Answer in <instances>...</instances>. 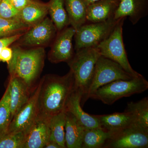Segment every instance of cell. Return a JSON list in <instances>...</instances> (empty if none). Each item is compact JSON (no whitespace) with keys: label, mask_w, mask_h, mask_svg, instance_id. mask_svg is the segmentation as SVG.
<instances>
[{"label":"cell","mask_w":148,"mask_h":148,"mask_svg":"<svg viewBox=\"0 0 148 148\" xmlns=\"http://www.w3.org/2000/svg\"><path fill=\"white\" fill-rule=\"evenodd\" d=\"M39 95L38 115L49 119L65 110L66 104L74 89L75 82L71 70L63 76L48 75L42 78Z\"/></svg>","instance_id":"cell-1"},{"label":"cell","mask_w":148,"mask_h":148,"mask_svg":"<svg viewBox=\"0 0 148 148\" xmlns=\"http://www.w3.org/2000/svg\"><path fill=\"white\" fill-rule=\"evenodd\" d=\"M12 49V58L8 64L10 75L20 78L31 88L43 67L44 49L39 47L23 49L17 46Z\"/></svg>","instance_id":"cell-2"},{"label":"cell","mask_w":148,"mask_h":148,"mask_svg":"<svg viewBox=\"0 0 148 148\" xmlns=\"http://www.w3.org/2000/svg\"><path fill=\"white\" fill-rule=\"evenodd\" d=\"M100 56L96 47L86 48L76 51L73 58L67 63L73 74L74 88L82 95L81 101L90 87L95 64Z\"/></svg>","instance_id":"cell-3"},{"label":"cell","mask_w":148,"mask_h":148,"mask_svg":"<svg viewBox=\"0 0 148 148\" xmlns=\"http://www.w3.org/2000/svg\"><path fill=\"white\" fill-rule=\"evenodd\" d=\"M148 88V82L143 75L132 79L119 80L99 88L89 98L99 100L111 105L119 99L145 92Z\"/></svg>","instance_id":"cell-4"},{"label":"cell","mask_w":148,"mask_h":148,"mask_svg":"<svg viewBox=\"0 0 148 148\" xmlns=\"http://www.w3.org/2000/svg\"><path fill=\"white\" fill-rule=\"evenodd\" d=\"M125 17L121 18L108 36L96 48L101 56L119 64L125 71L135 77L142 75L133 70L128 61L123 38V29Z\"/></svg>","instance_id":"cell-5"},{"label":"cell","mask_w":148,"mask_h":148,"mask_svg":"<svg viewBox=\"0 0 148 148\" xmlns=\"http://www.w3.org/2000/svg\"><path fill=\"white\" fill-rule=\"evenodd\" d=\"M135 77H137L125 71L116 62L101 56L95 64L94 75L88 91L81 101L82 107L92 92L99 88L115 81L130 79Z\"/></svg>","instance_id":"cell-6"},{"label":"cell","mask_w":148,"mask_h":148,"mask_svg":"<svg viewBox=\"0 0 148 148\" xmlns=\"http://www.w3.org/2000/svg\"><path fill=\"white\" fill-rule=\"evenodd\" d=\"M119 19L114 18L98 23H86L75 34V50L86 48L96 47L106 39L113 30Z\"/></svg>","instance_id":"cell-7"},{"label":"cell","mask_w":148,"mask_h":148,"mask_svg":"<svg viewBox=\"0 0 148 148\" xmlns=\"http://www.w3.org/2000/svg\"><path fill=\"white\" fill-rule=\"evenodd\" d=\"M103 148H147L148 129L138 125L110 134Z\"/></svg>","instance_id":"cell-8"},{"label":"cell","mask_w":148,"mask_h":148,"mask_svg":"<svg viewBox=\"0 0 148 148\" xmlns=\"http://www.w3.org/2000/svg\"><path fill=\"white\" fill-rule=\"evenodd\" d=\"M42 82V78L27 103L14 116L6 133L23 131L27 134L38 115V101Z\"/></svg>","instance_id":"cell-9"},{"label":"cell","mask_w":148,"mask_h":148,"mask_svg":"<svg viewBox=\"0 0 148 148\" xmlns=\"http://www.w3.org/2000/svg\"><path fill=\"white\" fill-rule=\"evenodd\" d=\"M57 33L53 21L46 16L39 23L30 27L18 40L20 45L24 46L42 47L53 42Z\"/></svg>","instance_id":"cell-10"},{"label":"cell","mask_w":148,"mask_h":148,"mask_svg":"<svg viewBox=\"0 0 148 148\" xmlns=\"http://www.w3.org/2000/svg\"><path fill=\"white\" fill-rule=\"evenodd\" d=\"M75 32L71 26L58 32L48 55L49 61L53 64L68 63L73 58L75 52L72 41Z\"/></svg>","instance_id":"cell-11"},{"label":"cell","mask_w":148,"mask_h":148,"mask_svg":"<svg viewBox=\"0 0 148 148\" xmlns=\"http://www.w3.org/2000/svg\"><path fill=\"white\" fill-rule=\"evenodd\" d=\"M148 14V0H120L114 18L117 20L128 17L134 25Z\"/></svg>","instance_id":"cell-12"},{"label":"cell","mask_w":148,"mask_h":148,"mask_svg":"<svg viewBox=\"0 0 148 148\" xmlns=\"http://www.w3.org/2000/svg\"><path fill=\"white\" fill-rule=\"evenodd\" d=\"M94 115L98 119L100 127L110 134L133 125L140 126L135 117L125 111L124 112L114 113L110 114Z\"/></svg>","instance_id":"cell-13"},{"label":"cell","mask_w":148,"mask_h":148,"mask_svg":"<svg viewBox=\"0 0 148 148\" xmlns=\"http://www.w3.org/2000/svg\"><path fill=\"white\" fill-rule=\"evenodd\" d=\"M49 119L38 115L27 133L24 148L45 147L50 138Z\"/></svg>","instance_id":"cell-14"},{"label":"cell","mask_w":148,"mask_h":148,"mask_svg":"<svg viewBox=\"0 0 148 148\" xmlns=\"http://www.w3.org/2000/svg\"><path fill=\"white\" fill-rule=\"evenodd\" d=\"M8 85L12 120L14 116L29 100L31 88L23 80L14 76H10Z\"/></svg>","instance_id":"cell-15"},{"label":"cell","mask_w":148,"mask_h":148,"mask_svg":"<svg viewBox=\"0 0 148 148\" xmlns=\"http://www.w3.org/2000/svg\"><path fill=\"white\" fill-rule=\"evenodd\" d=\"M120 0H100L87 5V23L104 22L114 18Z\"/></svg>","instance_id":"cell-16"},{"label":"cell","mask_w":148,"mask_h":148,"mask_svg":"<svg viewBox=\"0 0 148 148\" xmlns=\"http://www.w3.org/2000/svg\"><path fill=\"white\" fill-rule=\"evenodd\" d=\"M82 95L79 91L74 88L69 98L65 110L69 112L86 128L100 127L98 119L94 115H90L84 112L81 105Z\"/></svg>","instance_id":"cell-17"},{"label":"cell","mask_w":148,"mask_h":148,"mask_svg":"<svg viewBox=\"0 0 148 148\" xmlns=\"http://www.w3.org/2000/svg\"><path fill=\"white\" fill-rule=\"evenodd\" d=\"M86 127L73 114L66 111L65 141L66 147L82 148Z\"/></svg>","instance_id":"cell-18"},{"label":"cell","mask_w":148,"mask_h":148,"mask_svg":"<svg viewBox=\"0 0 148 148\" xmlns=\"http://www.w3.org/2000/svg\"><path fill=\"white\" fill-rule=\"evenodd\" d=\"M48 13L47 3L32 0L28 5L19 11L18 18L31 27L42 21Z\"/></svg>","instance_id":"cell-19"},{"label":"cell","mask_w":148,"mask_h":148,"mask_svg":"<svg viewBox=\"0 0 148 148\" xmlns=\"http://www.w3.org/2000/svg\"><path fill=\"white\" fill-rule=\"evenodd\" d=\"M70 25L76 32L87 23V5L83 0H64Z\"/></svg>","instance_id":"cell-20"},{"label":"cell","mask_w":148,"mask_h":148,"mask_svg":"<svg viewBox=\"0 0 148 148\" xmlns=\"http://www.w3.org/2000/svg\"><path fill=\"white\" fill-rule=\"evenodd\" d=\"M66 115V111L64 110L49 119V140L57 143L61 148H66L65 141Z\"/></svg>","instance_id":"cell-21"},{"label":"cell","mask_w":148,"mask_h":148,"mask_svg":"<svg viewBox=\"0 0 148 148\" xmlns=\"http://www.w3.org/2000/svg\"><path fill=\"white\" fill-rule=\"evenodd\" d=\"M48 13L58 32L70 25L64 0H50L48 3Z\"/></svg>","instance_id":"cell-22"},{"label":"cell","mask_w":148,"mask_h":148,"mask_svg":"<svg viewBox=\"0 0 148 148\" xmlns=\"http://www.w3.org/2000/svg\"><path fill=\"white\" fill-rule=\"evenodd\" d=\"M110 135L101 127L86 128L82 148H103Z\"/></svg>","instance_id":"cell-23"},{"label":"cell","mask_w":148,"mask_h":148,"mask_svg":"<svg viewBox=\"0 0 148 148\" xmlns=\"http://www.w3.org/2000/svg\"><path fill=\"white\" fill-rule=\"evenodd\" d=\"M30 28L18 18L0 17V38L23 34Z\"/></svg>","instance_id":"cell-24"},{"label":"cell","mask_w":148,"mask_h":148,"mask_svg":"<svg viewBox=\"0 0 148 148\" xmlns=\"http://www.w3.org/2000/svg\"><path fill=\"white\" fill-rule=\"evenodd\" d=\"M125 111L133 115L140 126L148 129V97L137 102L128 103Z\"/></svg>","instance_id":"cell-25"},{"label":"cell","mask_w":148,"mask_h":148,"mask_svg":"<svg viewBox=\"0 0 148 148\" xmlns=\"http://www.w3.org/2000/svg\"><path fill=\"white\" fill-rule=\"evenodd\" d=\"M11 120L9 87L8 85L0 101V138L6 133Z\"/></svg>","instance_id":"cell-26"},{"label":"cell","mask_w":148,"mask_h":148,"mask_svg":"<svg viewBox=\"0 0 148 148\" xmlns=\"http://www.w3.org/2000/svg\"><path fill=\"white\" fill-rule=\"evenodd\" d=\"M27 135L23 131L6 133L0 138V148H24Z\"/></svg>","instance_id":"cell-27"},{"label":"cell","mask_w":148,"mask_h":148,"mask_svg":"<svg viewBox=\"0 0 148 148\" xmlns=\"http://www.w3.org/2000/svg\"><path fill=\"white\" fill-rule=\"evenodd\" d=\"M19 11L10 0H1L0 3V17L5 18H18Z\"/></svg>","instance_id":"cell-28"},{"label":"cell","mask_w":148,"mask_h":148,"mask_svg":"<svg viewBox=\"0 0 148 148\" xmlns=\"http://www.w3.org/2000/svg\"><path fill=\"white\" fill-rule=\"evenodd\" d=\"M12 49L8 47H0V61L6 62L8 64L12 58Z\"/></svg>","instance_id":"cell-29"},{"label":"cell","mask_w":148,"mask_h":148,"mask_svg":"<svg viewBox=\"0 0 148 148\" xmlns=\"http://www.w3.org/2000/svg\"><path fill=\"white\" fill-rule=\"evenodd\" d=\"M23 34H20L5 38H0V47L9 46L14 42L18 40Z\"/></svg>","instance_id":"cell-30"},{"label":"cell","mask_w":148,"mask_h":148,"mask_svg":"<svg viewBox=\"0 0 148 148\" xmlns=\"http://www.w3.org/2000/svg\"><path fill=\"white\" fill-rule=\"evenodd\" d=\"M11 1L14 7L20 11L28 5L32 0H12Z\"/></svg>","instance_id":"cell-31"},{"label":"cell","mask_w":148,"mask_h":148,"mask_svg":"<svg viewBox=\"0 0 148 148\" xmlns=\"http://www.w3.org/2000/svg\"><path fill=\"white\" fill-rule=\"evenodd\" d=\"M45 148H61L57 143L49 140L46 144Z\"/></svg>","instance_id":"cell-32"},{"label":"cell","mask_w":148,"mask_h":148,"mask_svg":"<svg viewBox=\"0 0 148 148\" xmlns=\"http://www.w3.org/2000/svg\"><path fill=\"white\" fill-rule=\"evenodd\" d=\"M85 3L87 5L90 4L92 3L98 1H100V0H83Z\"/></svg>","instance_id":"cell-33"},{"label":"cell","mask_w":148,"mask_h":148,"mask_svg":"<svg viewBox=\"0 0 148 148\" xmlns=\"http://www.w3.org/2000/svg\"><path fill=\"white\" fill-rule=\"evenodd\" d=\"M1 0H0V3L1 2Z\"/></svg>","instance_id":"cell-34"},{"label":"cell","mask_w":148,"mask_h":148,"mask_svg":"<svg viewBox=\"0 0 148 148\" xmlns=\"http://www.w3.org/2000/svg\"><path fill=\"white\" fill-rule=\"evenodd\" d=\"M10 1H12V0H10Z\"/></svg>","instance_id":"cell-35"}]
</instances>
